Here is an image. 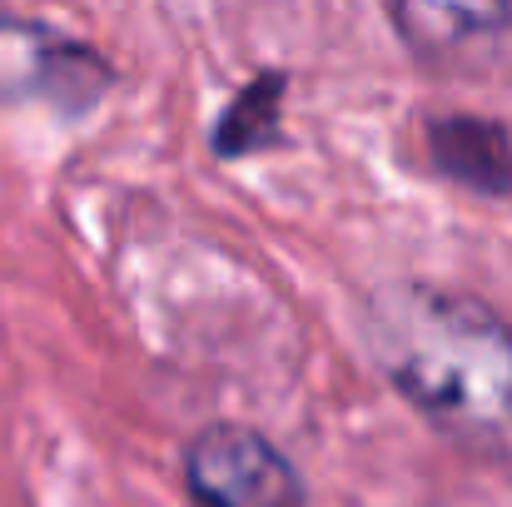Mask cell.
Returning <instances> with one entry per match:
<instances>
[{"instance_id":"cell-1","label":"cell","mask_w":512,"mask_h":507,"mask_svg":"<svg viewBox=\"0 0 512 507\" xmlns=\"http://www.w3.org/2000/svg\"><path fill=\"white\" fill-rule=\"evenodd\" d=\"M388 388L443 438L512 453V324L473 289L388 279L358 309Z\"/></svg>"},{"instance_id":"cell-3","label":"cell","mask_w":512,"mask_h":507,"mask_svg":"<svg viewBox=\"0 0 512 507\" xmlns=\"http://www.w3.org/2000/svg\"><path fill=\"white\" fill-rule=\"evenodd\" d=\"M110 85L115 70L95 45L60 35L30 15L0 10V105L45 100L65 115H85L105 100Z\"/></svg>"},{"instance_id":"cell-4","label":"cell","mask_w":512,"mask_h":507,"mask_svg":"<svg viewBox=\"0 0 512 507\" xmlns=\"http://www.w3.org/2000/svg\"><path fill=\"white\" fill-rule=\"evenodd\" d=\"M423 165L438 179L473 189L483 199H512V130L493 115L473 110H433L418 120Z\"/></svg>"},{"instance_id":"cell-5","label":"cell","mask_w":512,"mask_h":507,"mask_svg":"<svg viewBox=\"0 0 512 507\" xmlns=\"http://www.w3.org/2000/svg\"><path fill=\"white\" fill-rule=\"evenodd\" d=\"M284 95H289V75L284 70H259L219 115L214 135H209V150L214 160H244V155H259L269 145L284 140Z\"/></svg>"},{"instance_id":"cell-2","label":"cell","mask_w":512,"mask_h":507,"mask_svg":"<svg viewBox=\"0 0 512 507\" xmlns=\"http://www.w3.org/2000/svg\"><path fill=\"white\" fill-rule=\"evenodd\" d=\"M179 483L194 507H304L294 458L249 423H209L179 453Z\"/></svg>"},{"instance_id":"cell-6","label":"cell","mask_w":512,"mask_h":507,"mask_svg":"<svg viewBox=\"0 0 512 507\" xmlns=\"http://www.w3.org/2000/svg\"><path fill=\"white\" fill-rule=\"evenodd\" d=\"M393 30L413 55H443L463 40L493 35L512 25V5H443V0H398L388 5Z\"/></svg>"}]
</instances>
